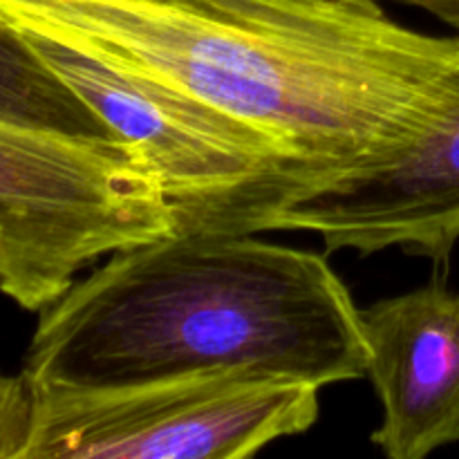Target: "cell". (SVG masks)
Listing matches in <instances>:
<instances>
[{
	"label": "cell",
	"mask_w": 459,
	"mask_h": 459,
	"mask_svg": "<svg viewBox=\"0 0 459 459\" xmlns=\"http://www.w3.org/2000/svg\"><path fill=\"white\" fill-rule=\"evenodd\" d=\"M178 231L137 148L0 119V291L30 312L103 255Z\"/></svg>",
	"instance_id": "obj_3"
},
{
	"label": "cell",
	"mask_w": 459,
	"mask_h": 459,
	"mask_svg": "<svg viewBox=\"0 0 459 459\" xmlns=\"http://www.w3.org/2000/svg\"><path fill=\"white\" fill-rule=\"evenodd\" d=\"M318 393L307 381L251 370L108 388L30 385L21 459H245L307 433L321 412Z\"/></svg>",
	"instance_id": "obj_4"
},
{
	"label": "cell",
	"mask_w": 459,
	"mask_h": 459,
	"mask_svg": "<svg viewBox=\"0 0 459 459\" xmlns=\"http://www.w3.org/2000/svg\"><path fill=\"white\" fill-rule=\"evenodd\" d=\"M0 21L267 130L299 161L296 197L388 161L459 97V34L381 0H0Z\"/></svg>",
	"instance_id": "obj_1"
},
{
	"label": "cell",
	"mask_w": 459,
	"mask_h": 459,
	"mask_svg": "<svg viewBox=\"0 0 459 459\" xmlns=\"http://www.w3.org/2000/svg\"><path fill=\"white\" fill-rule=\"evenodd\" d=\"M220 370L368 377L361 309L325 255L215 231L117 251L40 309L21 375L108 388Z\"/></svg>",
	"instance_id": "obj_2"
},
{
	"label": "cell",
	"mask_w": 459,
	"mask_h": 459,
	"mask_svg": "<svg viewBox=\"0 0 459 459\" xmlns=\"http://www.w3.org/2000/svg\"><path fill=\"white\" fill-rule=\"evenodd\" d=\"M0 119L79 137L121 139L4 21H0Z\"/></svg>",
	"instance_id": "obj_7"
},
{
	"label": "cell",
	"mask_w": 459,
	"mask_h": 459,
	"mask_svg": "<svg viewBox=\"0 0 459 459\" xmlns=\"http://www.w3.org/2000/svg\"><path fill=\"white\" fill-rule=\"evenodd\" d=\"M258 231L314 233L327 254L402 249L446 264L459 242V97L388 161L278 206Z\"/></svg>",
	"instance_id": "obj_5"
},
{
	"label": "cell",
	"mask_w": 459,
	"mask_h": 459,
	"mask_svg": "<svg viewBox=\"0 0 459 459\" xmlns=\"http://www.w3.org/2000/svg\"><path fill=\"white\" fill-rule=\"evenodd\" d=\"M403 3L424 9L430 16L439 18L448 27L457 30L459 34V0H403Z\"/></svg>",
	"instance_id": "obj_9"
},
{
	"label": "cell",
	"mask_w": 459,
	"mask_h": 459,
	"mask_svg": "<svg viewBox=\"0 0 459 459\" xmlns=\"http://www.w3.org/2000/svg\"><path fill=\"white\" fill-rule=\"evenodd\" d=\"M361 325L384 406L372 442L390 459L459 442V294L433 281L361 309Z\"/></svg>",
	"instance_id": "obj_6"
},
{
	"label": "cell",
	"mask_w": 459,
	"mask_h": 459,
	"mask_svg": "<svg viewBox=\"0 0 459 459\" xmlns=\"http://www.w3.org/2000/svg\"><path fill=\"white\" fill-rule=\"evenodd\" d=\"M30 417V385L22 375L0 372V459H21Z\"/></svg>",
	"instance_id": "obj_8"
}]
</instances>
